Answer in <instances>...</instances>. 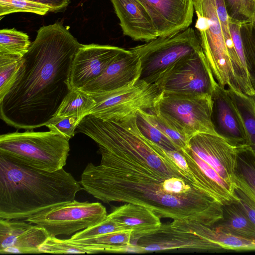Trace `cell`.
<instances>
[{"label": "cell", "mask_w": 255, "mask_h": 255, "mask_svg": "<svg viewBox=\"0 0 255 255\" xmlns=\"http://www.w3.org/2000/svg\"><path fill=\"white\" fill-rule=\"evenodd\" d=\"M88 135L99 147L101 163H88L80 183L105 203H133L160 218L197 221L213 226L222 206L181 168L168 151L144 136L136 115L119 120L97 119Z\"/></svg>", "instance_id": "obj_1"}, {"label": "cell", "mask_w": 255, "mask_h": 255, "mask_svg": "<svg viewBox=\"0 0 255 255\" xmlns=\"http://www.w3.org/2000/svg\"><path fill=\"white\" fill-rule=\"evenodd\" d=\"M81 45L60 23L40 27L16 80L0 100V119L18 129L45 126L71 88L72 64Z\"/></svg>", "instance_id": "obj_2"}, {"label": "cell", "mask_w": 255, "mask_h": 255, "mask_svg": "<svg viewBox=\"0 0 255 255\" xmlns=\"http://www.w3.org/2000/svg\"><path fill=\"white\" fill-rule=\"evenodd\" d=\"M83 189L80 181L63 168L38 170L0 155V219L24 220L73 201Z\"/></svg>", "instance_id": "obj_3"}, {"label": "cell", "mask_w": 255, "mask_h": 255, "mask_svg": "<svg viewBox=\"0 0 255 255\" xmlns=\"http://www.w3.org/2000/svg\"><path fill=\"white\" fill-rule=\"evenodd\" d=\"M238 148L218 134L199 132L181 150L191 177L222 205L239 201L235 194Z\"/></svg>", "instance_id": "obj_4"}, {"label": "cell", "mask_w": 255, "mask_h": 255, "mask_svg": "<svg viewBox=\"0 0 255 255\" xmlns=\"http://www.w3.org/2000/svg\"><path fill=\"white\" fill-rule=\"evenodd\" d=\"M69 140L50 130L9 132L0 136V155L27 167L54 172L66 164Z\"/></svg>", "instance_id": "obj_5"}, {"label": "cell", "mask_w": 255, "mask_h": 255, "mask_svg": "<svg viewBox=\"0 0 255 255\" xmlns=\"http://www.w3.org/2000/svg\"><path fill=\"white\" fill-rule=\"evenodd\" d=\"M129 50L140 59L139 79L158 84L178 62L202 49L197 32L189 27Z\"/></svg>", "instance_id": "obj_6"}, {"label": "cell", "mask_w": 255, "mask_h": 255, "mask_svg": "<svg viewBox=\"0 0 255 255\" xmlns=\"http://www.w3.org/2000/svg\"><path fill=\"white\" fill-rule=\"evenodd\" d=\"M201 46L217 83L237 88L215 0H193Z\"/></svg>", "instance_id": "obj_7"}, {"label": "cell", "mask_w": 255, "mask_h": 255, "mask_svg": "<svg viewBox=\"0 0 255 255\" xmlns=\"http://www.w3.org/2000/svg\"><path fill=\"white\" fill-rule=\"evenodd\" d=\"M163 94L157 84L140 79L112 91L91 94L96 104L89 115L110 120H119L138 110H153Z\"/></svg>", "instance_id": "obj_8"}, {"label": "cell", "mask_w": 255, "mask_h": 255, "mask_svg": "<svg viewBox=\"0 0 255 255\" xmlns=\"http://www.w3.org/2000/svg\"><path fill=\"white\" fill-rule=\"evenodd\" d=\"M155 110L189 139L199 132L218 134L212 120L211 95L163 92Z\"/></svg>", "instance_id": "obj_9"}, {"label": "cell", "mask_w": 255, "mask_h": 255, "mask_svg": "<svg viewBox=\"0 0 255 255\" xmlns=\"http://www.w3.org/2000/svg\"><path fill=\"white\" fill-rule=\"evenodd\" d=\"M106 208L99 202L75 199L36 214L24 220L44 228L49 236H69L94 226L107 216Z\"/></svg>", "instance_id": "obj_10"}, {"label": "cell", "mask_w": 255, "mask_h": 255, "mask_svg": "<svg viewBox=\"0 0 255 255\" xmlns=\"http://www.w3.org/2000/svg\"><path fill=\"white\" fill-rule=\"evenodd\" d=\"M217 83L202 50L178 62L158 84L164 93L212 96Z\"/></svg>", "instance_id": "obj_11"}, {"label": "cell", "mask_w": 255, "mask_h": 255, "mask_svg": "<svg viewBox=\"0 0 255 255\" xmlns=\"http://www.w3.org/2000/svg\"><path fill=\"white\" fill-rule=\"evenodd\" d=\"M135 246L136 253L179 249L204 252L223 250L217 244L197 234L192 228L190 221L181 220L162 224L158 231L139 239Z\"/></svg>", "instance_id": "obj_12"}, {"label": "cell", "mask_w": 255, "mask_h": 255, "mask_svg": "<svg viewBox=\"0 0 255 255\" xmlns=\"http://www.w3.org/2000/svg\"><path fill=\"white\" fill-rule=\"evenodd\" d=\"M127 50L108 45L81 44L72 64L69 78L70 87L81 89L100 76L112 63Z\"/></svg>", "instance_id": "obj_13"}, {"label": "cell", "mask_w": 255, "mask_h": 255, "mask_svg": "<svg viewBox=\"0 0 255 255\" xmlns=\"http://www.w3.org/2000/svg\"><path fill=\"white\" fill-rule=\"evenodd\" d=\"M212 98V120L217 133L237 146L249 145L244 122L227 89L217 83Z\"/></svg>", "instance_id": "obj_14"}, {"label": "cell", "mask_w": 255, "mask_h": 255, "mask_svg": "<svg viewBox=\"0 0 255 255\" xmlns=\"http://www.w3.org/2000/svg\"><path fill=\"white\" fill-rule=\"evenodd\" d=\"M21 220L0 219V254H39L49 235L37 225Z\"/></svg>", "instance_id": "obj_15"}, {"label": "cell", "mask_w": 255, "mask_h": 255, "mask_svg": "<svg viewBox=\"0 0 255 255\" xmlns=\"http://www.w3.org/2000/svg\"><path fill=\"white\" fill-rule=\"evenodd\" d=\"M149 14L158 36L184 30L192 22L193 0H139Z\"/></svg>", "instance_id": "obj_16"}, {"label": "cell", "mask_w": 255, "mask_h": 255, "mask_svg": "<svg viewBox=\"0 0 255 255\" xmlns=\"http://www.w3.org/2000/svg\"><path fill=\"white\" fill-rule=\"evenodd\" d=\"M140 72L139 58L127 50L112 63L100 76L80 90L90 94L117 90L139 79Z\"/></svg>", "instance_id": "obj_17"}, {"label": "cell", "mask_w": 255, "mask_h": 255, "mask_svg": "<svg viewBox=\"0 0 255 255\" xmlns=\"http://www.w3.org/2000/svg\"><path fill=\"white\" fill-rule=\"evenodd\" d=\"M124 35L148 42L158 36L152 20L139 0H110Z\"/></svg>", "instance_id": "obj_18"}, {"label": "cell", "mask_w": 255, "mask_h": 255, "mask_svg": "<svg viewBox=\"0 0 255 255\" xmlns=\"http://www.w3.org/2000/svg\"><path fill=\"white\" fill-rule=\"evenodd\" d=\"M108 216L126 230L132 232L133 244L140 238L154 233L162 225L161 218L151 209L136 204L126 203L115 208Z\"/></svg>", "instance_id": "obj_19"}, {"label": "cell", "mask_w": 255, "mask_h": 255, "mask_svg": "<svg viewBox=\"0 0 255 255\" xmlns=\"http://www.w3.org/2000/svg\"><path fill=\"white\" fill-rule=\"evenodd\" d=\"M223 217L213 227L217 230L255 241V225L238 202L223 205Z\"/></svg>", "instance_id": "obj_20"}, {"label": "cell", "mask_w": 255, "mask_h": 255, "mask_svg": "<svg viewBox=\"0 0 255 255\" xmlns=\"http://www.w3.org/2000/svg\"><path fill=\"white\" fill-rule=\"evenodd\" d=\"M235 184L255 205V153L249 145L238 146Z\"/></svg>", "instance_id": "obj_21"}, {"label": "cell", "mask_w": 255, "mask_h": 255, "mask_svg": "<svg viewBox=\"0 0 255 255\" xmlns=\"http://www.w3.org/2000/svg\"><path fill=\"white\" fill-rule=\"evenodd\" d=\"M194 230L202 237L212 241L223 250L236 251H255V241L236 236L198 222L192 223Z\"/></svg>", "instance_id": "obj_22"}, {"label": "cell", "mask_w": 255, "mask_h": 255, "mask_svg": "<svg viewBox=\"0 0 255 255\" xmlns=\"http://www.w3.org/2000/svg\"><path fill=\"white\" fill-rule=\"evenodd\" d=\"M131 231L122 230L92 238L72 241L83 244L97 246L102 253H136L135 245L131 242Z\"/></svg>", "instance_id": "obj_23"}, {"label": "cell", "mask_w": 255, "mask_h": 255, "mask_svg": "<svg viewBox=\"0 0 255 255\" xmlns=\"http://www.w3.org/2000/svg\"><path fill=\"white\" fill-rule=\"evenodd\" d=\"M227 90L244 122L249 145L255 153V94L248 95L232 87Z\"/></svg>", "instance_id": "obj_24"}, {"label": "cell", "mask_w": 255, "mask_h": 255, "mask_svg": "<svg viewBox=\"0 0 255 255\" xmlns=\"http://www.w3.org/2000/svg\"><path fill=\"white\" fill-rule=\"evenodd\" d=\"M95 104L91 94L71 88L53 117L75 116L84 118L89 115Z\"/></svg>", "instance_id": "obj_25"}, {"label": "cell", "mask_w": 255, "mask_h": 255, "mask_svg": "<svg viewBox=\"0 0 255 255\" xmlns=\"http://www.w3.org/2000/svg\"><path fill=\"white\" fill-rule=\"evenodd\" d=\"M215 0L234 77L238 80L243 79L248 76V71L243 67L235 50L230 32L229 17L224 0Z\"/></svg>", "instance_id": "obj_26"}, {"label": "cell", "mask_w": 255, "mask_h": 255, "mask_svg": "<svg viewBox=\"0 0 255 255\" xmlns=\"http://www.w3.org/2000/svg\"><path fill=\"white\" fill-rule=\"evenodd\" d=\"M31 43L27 34L14 28L0 30V53L22 57Z\"/></svg>", "instance_id": "obj_27"}, {"label": "cell", "mask_w": 255, "mask_h": 255, "mask_svg": "<svg viewBox=\"0 0 255 255\" xmlns=\"http://www.w3.org/2000/svg\"><path fill=\"white\" fill-rule=\"evenodd\" d=\"M22 57L0 53V100L9 92L17 79Z\"/></svg>", "instance_id": "obj_28"}, {"label": "cell", "mask_w": 255, "mask_h": 255, "mask_svg": "<svg viewBox=\"0 0 255 255\" xmlns=\"http://www.w3.org/2000/svg\"><path fill=\"white\" fill-rule=\"evenodd\" d=\"M135 115L137 126L147 138L167 151H181L168 137L149 121L146 111L138 110Z\"/></svg>", "instance_id": "obj_29"}, {"label": "cell", "mask_w": 255, "mask_h": 255, "mask_svg": "<svg viewBox=\"0 0 255 255\" xmlns=\"http://www.w3.org/2000/svg\"><path fill=\"white\" fill-rule=\"evenodd\" d=\"M41 253L54 254H96V252L74 241L49 236L39 247Z\"/></svg>", "instance_id": "obj_30"}, {"label": "cell", "mask_w": 255, "mask_h": 255, "mask_svg": "<svg viewBox=\"0 0 255 255\" xmlns=\"http://www.w3.org/2000/svg\"><path fill=\"white\" fill-rule=\"evenodd\" d=\"M146 115L149 121L168 137L180 150L187 147L190 139L156 110L146 111Z\"/></svg>", "instance_id": "obj_31"}, {"label": "cell", "mask_w": 255, "mask_h": 255, "mask_svg": "<svg viewBox=\"0 0 255 255\" xmlns=\"http://www.w3.org/2000/svg\"><path fill=\"white\" fill-rule=\"evenodd\" d=\"M240 32L250 81L255 92V23L241 24Z\"/></svg>", "instance_id": "obj_32"}, {"label": "cell", "mask_w": 255, "mask_h": 255, "mask_svg": "<svg viewBox=\"0 0 255 255\" xmlns=\"http://www.w3.org/2000/svg\"><path fill=\"white\" fill-rule=\"evenodd\" d=\"M229 19L240 24L254 22L255 0H224Z\"/></svg>", "instance_id": "obj_33"}, {"label": "cell", "mask_w": 255, "mask_h": 255, "mask_svg": "<svg viewBox=\"0 0 255 255\" xmlns=\"http://www.w3.org/2000/svg\"><path fill=\"white\" fill-rule=\"evenodd\" d=\"M50 11L48 6L28 0H0V16L26 12L43 15Z\"/></svg>", "instance_id": "obj_34"}, {"label": "cell", "mask_w": 255, "mask_h": 255, "mask_svg": "<svg viewBox=\"0 0 255 255\" xmlns=\"http://www.w3.org/2000/svg\"><path fill=\"white\" fill-rule=\"evenodd\" d=\"M83 119L82 117L75 116L53 117L45 126L49 130L69 140L76 134V129Z\"/></svg>", "instance_id": "obj_35"}, {"label": "cell", "mask_w": 255, "mask_h": 255, "mask_svg": "<svg viewBox=\"0 0 255 255\" xmlns=\"http://www.w3.org/2000/svg\"><path fill=\"white\" fill-rule=\"evenodd\" d=\"M122 230H126L123 226H121L107 215V217L102 222L78 232L69 239L71 240H77L92 238Z\"/></svg>", "instance_id": "obj_36"}, {"label": "cell", "mask_w": 255, "mask_h": 255, "mask_svg": "<svg viewBox=\"0 0 255 255\" xmlns=\"http://www.w3.org/2000/svg\"><path fill=\"white\" fill-rule=\"evenodd\" d=\"M241 24L230 20V32L235 50L243 67L248 71L240 32Z\"/></svg>", "instance_id": "obj_37"}, {"label": "cell", "mask_w": 255, "mask_h": 255, "mask_svg": "<svg viewBox=\"0 0 255 255\" xmlns=\"http://www.w3.org/2000/svg\"><path fill=\"white\" fill-rule=\"evenodd\" d=\"M235 194L238 201L250 220L255 225V205L253 201L242 191L236 187Z\"/></svg>", "instance_id": "obj_38"}, {"label": "cell", "mask_w": 255, "mask_h": 255, "mask_svg": "<svg viewBox=\"0 0 255 255\" xmlns=\"http://www.w3.org/2000/svg\"><path fill=\"white\" fill-rule=\"evenodd\" d=\"M36 3L45 5L50 8V11H57L67 6L70 0H28Z\"/></svg>", "instance_id": "obj_39"}, {"label": "cell", "mask_w": 255, "mask_h": 255, "mask_svg": "<svg viewBox=\"0 0 255 255\" xmlns=\"http://www.w3.org/2000/svg\"><path fill=\"white\" fill-rule=\"evenodd\" d=\"M254 22L255 23V18H254Z\"/></svg>", "instance_id": "obj_40"}]
</instances>
